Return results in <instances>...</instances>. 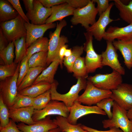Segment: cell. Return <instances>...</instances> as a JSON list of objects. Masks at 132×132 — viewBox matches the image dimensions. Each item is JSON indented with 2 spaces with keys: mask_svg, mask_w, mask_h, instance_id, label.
<instances>
[{
  "mask_svg": "<svg viewBox=\"0 0 132 132\" xmlns=\"http://www.w3.org/2000/svg\"><path fill=\"white\" fill-rule=\"evenodd\" d=\"M59 65L60 62L58 60L53 61L47 67L42 71L36 79L33 84L42 82L52 84L55 81L54 76Z\"/></svg>",
  "mask_w": 132,
  "mask_h": 132,
  "instance_id": "23",
  "label": "cell"
},
{
  "mask_svg": "<svg viewBox=\"0 0 132 132\" xmlns=\"http://www.w3.org/2000/svg\"><path fill=\"white\" fill-rule=\"evenodd\" d=\"M69 113L67 118L68 121L73 125L76 124L77 120L80 118L86 115L95 114L105 115V111L97 105L84 106L76 101L71 107H68Z\"/></svg>",
  "mask_w": 132,
  "mask_h": 132,
  "instance_id": "11",
  "label": "cell"
},
{
  "mask_svg": "<svg viewBox=\"0 0 132 132\" xmlns=\"http://www.w3.org/2000/svg\"><path fill=\"white\" fill-rule=\"evenodd\" d=\"M114 5L113 2L110 3L107 10L99 16L98 20L86 30V31L90 33L97 41H100L103 39L107 26L115 20L110 17V10Z\"/></svg>",
  "mask_w": 132,
  "mask_h": 132,
  "instance_id": "13",
  "label": "cell"
},
{
  "mask_svg": "<svg viewBox=\"0 0 132 132\" xmlns=\"http://www.w3.org/2000/svg\"></svg>",
  "mask_w": 132,
  "mask_h": 132,
  "instance_id": "52",
  "label": "cell"
},
{
  "mask_svg": "<svg viewBox=\"0 0 132 132\" xmlns=\"http://www.w3.org/2000/svg\"><path fill=\"white\" fill-rule=\"evenodd\" d=\"M86 41L84 44V51L86 52L85 57V64L88 73L95 72L98 68H101V54H97L95 51L93 45V36L89 32L84 33Z\"/></svg>",
  "mask_w": 132,
  "mask_h": 132,
  "instance_id": "8",
  "label": "cell"
},
{
  "mask_svg": "<svg viewBox=\"0 0 132 132\" xmlns=\"http://www.w3.org/2000/svg\"><path fill=\"white\" fill-rule=\"evenodd\" d=\"M72 53L71 49L67 48L66 50L64 55V57H68L70 56Z\"/></svg>",
  "mask_w": 132,
  "mask_h": 132,
  "instance_id": "49",
  "label": "cell"
},
{
  "mask_svg": "<svg viewBox=\"0 0 132 132\" xmlns=\"http://www.w3.org/2000/svg\"><path fill=\"white\" fill-rule=\"evenodd\" d=\"M87 79L97 88L107 90L116 89L122 82L121 75L114 70L110 73L97 74Z\"/></svg>",
  "mask_w": 132,
  "mask_h": 132,
  "instance_id": "7",
  "label": "cell"
},
{
  "mask_svg": "<svg viewBox=\"0 0 132 132\" xmlns=\"http://www.w3.org/2000/svg\"><path fill=\"white\" fill-rule=\"evenodd\" d=\"M81 126L83 130L88 132H123L119 128L115 127L110 128L109 130L103 131L99 130L84 125H81Z\"/></svg>",
  "mask_w": 132,
  "mask_h": 132,
  "instance_id": "45",
  "label": "cell"
},
{
  "mask_svg": "<svg viewBox=\"0 0 132 132\" xmlns=\"http://www.w3.org/2000/svg\"><path fill=\"white\" fill-rule=\"evenodd\" d=\"M48 52H40L34 54L29 59L30 68L38 66L45 67L47 66Z\"/></svg>",
  "mask_w": 132,
  "mask_h": 132,
  "instance_id": "32",
  "label": "cell"
},
{
  "mask_svg": "<svg viewBox=\"0 0 132 132\" xmlns=\"http://www.w3.org/2000/svg\"><path fill=\"white\" fill-rule=\"evenodd\" d=\"M114 102V101L112 99L108 98L102 100L96 105L98 107L105 111L109 119H110L113 116V113L111 110V108Z\"/></svg>",
  "mask_w": 132,
  "mask_h": 132,
  "instance_id": "38",
  "label": "cell"
},
{
  "mask_svg": "<svg viewBox=\"0 0 132 132\" xmlns=\"http://www.w3.org/2000/svg\"><path fill=\"white\" fill-rule=\"evenodd\" d=\"M26 36L23 37L14 42L15 47V59L16 63L20 62L26 56L27 48L26 42Z\"/></svg>",
  "mask_w": 132,
  "mask_h": 132,
  "instance_id": "31",
  "label": "cell"
},
{
  "mask_svg": "<svg viewBox=\"0 0 132 132\" xmlns=\"http://www.w3.org/2000/svg\"><path fill=\"white\" fill-rule=\"evenodd\" d=\"M45 7L51 8L53 6L66 2V0H39Z\"/></svg>",
  "mask_w": 132,
  "mask_h": 132,
  "instance_id": "44",
  "label": "cell"
},
{
  "mask_svg": "<svg viewBox=\"0 0 132 132\" xmlns=\"http://www.w3.org/2000/svg\"><path fill=\"white\" fill-rule=\"evenodd\" d=\"M90 0H66V2L75 9L81 8L86 6Z\"/></svg>",
  "mask_w": 132,
  "mask_h": 132,
  "instance_id": "43",
  "label": "cell"
},
{
  "mask_svg": "<svg viewBox=\"0 0 132 132\" xmlns=\"http://www.w3.org/2000/svg\"><path fill=\"white\" fill-rule=\"evenodd\" d=\"M51 9V15L46 20L45 24L54 23L57 21H60L66 17L73 15L75 9L66 2L54 6Z\"/></svg>",
  "mask_w": 132,
  "mask_h": 132,
  "instance_id": "20",
  "label": "cell"
},
{
  "mask_svg": "<svg viewBox=\"0 0 132 132\" xmlns=\"http://www.w3.org/2000/svg\"><path fill=\"white\" fill-rule=\"evenodd\" d=\"M112 43L116 49L121 53L125 66L129 69L132 68V40L128 41L115 40Z\"/></svg>",
  "mask_w": 132,
  "mask_h": 132,
  "instance_id": "21",
  "label": "cell"
},
{
  "mask_svg": "<svg viewBox=\"0 0 132 132\" xmlns=\"http://www.w3.org/2000/svg\"><path fill=\"white\" fill-rule=\"evenodd\" d=\"M69 113L68 107L62 102L51 100L44 109L40 110H35L32 119L36 122L51 115H57L67 118Z\"/></svg>",
  "mask_w": 132,
  "mask_h": 132,
  "instance_id": "10",
  "label": "cell"
},
{
  "mask_svg": "<svg viewBox=\"0 0 132 132\" xmlns=\"http://www.w3.org/2000/svg\"><path fill=\"white\" fill-rule=\"evenodd\" d=\"M114 4L119 11L121 18L127 23H132V0L125 4L120 0H114Z\"/></svg>",
  "mask_w": 132,
  "mask_h": 132,
  "instance_id": "28",
  "label": "cell"
},
{
  "mask_svg": "<svg viewBox=\"0 0 132 132\" xmlns=\"http://www.w3.org/2000/svg\"><path fill=\"white\" fill-rule=\"evenodd\" d=\"M55 23L36 25L29 22H25L24 26L26 31V42L28 48L34 42L43 37L44 33L48 30L56 27Z\"/></svg>",
  "mask_w": 132,
  "mask_h": 132,
  "instance_id": "15",
  "label": "cell"
},
{
  "mask_svg": "<svg viewBox=\"0 0 132 132\" xmlns=\"http://www.w3.org/2000/svg\"><path fill=\"white\" fill-rule=\"evenodd\" d=\"M67 24L65 19L60 21L59 23H57L55 31L50 33L47 66L54 61L58 60L59 61L58 53L60 49L62 46L68 42L67 37L64 35L60 36L62 29Z\"/></svg>",
  "mask_w": 132,
  "mask_h": 132,
  "instance_id": "1",
  "label": "cell"
},
{
  "mask_svg": "<svg viewBox=\"0 0 132 132\" xmlns=\"http://www.w3.org/2000/svg\"><path fill=\"white\" fill-rule=\"evenodd\" d=\"M17 126L22 132H48L58 127L53 120L51 119L50 116L35 122L32 125H26L21 122L18 123Z\"/></svg>",
  "mask_w": 132,
  "mask_h": 132,
  "instance_id": "17",
  "label": "cell"
},
{
  "mask_svg": "<svg viewBox=\"0 0 132 132\" xmlns=\"http://www.w3.org/2000/svg\"><path fill=\"white\" fill-rule=\"evenodd\" d=\"M112 94L111 91L97 88L88 80L84 92L79 96L76 101L81 104L91 106L97 104L104 99L110 98Z\"/></svg>",
  "mask_w": 132,
  "mask_h": 132,
  "instance_id": "9",
  "label": "cell"
},
{
  "mask_svg": "<svg viewBox=\"0 0 132 132\" xmlns=\"http://www.w3.org/2000/svg\"><path fill=\"white\" fill-rule=\"evenodd\" d=\"M33 8L30 13H26V15L31 23L36 25L45 24L47 19L52 13L51 8L44 7L39 0H33Z\"/></svg>",
  "mask_w": 132,
  "mask_h": 132,
  "instance_id": "16",
  "label": "cell"
},
{
  "mask_svg": "<svg viewBox=\"0 0 132 132\" xmlns=\"http://www.w3.org/2000/svg\"><path fill=\"white\" fill-rule=\"evenodd\" d=\"M19 15L17 12L7 0H0V23L13 19Z\"/></svg>",
  "mask_w": 132,
  "mask_h": 132,
  "instance_id": "24",
  "label": "cell"
},
{
  "mask_svg": "<svg viewBox=\"0 0 132 132\" xmlns=\"http://www.w3.org/2000/svg\"><path fill=\"white\" fill-rule=\"evenodd\" d=\"M95 3L97 4V8L98 10L99 16L105 12L109 6V0H92Z\"/></svg>",
  "mask_w": 132,
  "mask_h": 132,
  "instance_id": "41",
  "label": "cell"
},
{
  "mask_svg": "<svg viewBox=\"0 0 132 132\" xmlns=\"http://www.w3.org/2000/svg\"><path fill=\"white\" fill-rule=\"evenodd\" d=\"M9 109L0 95V127L6 126L9 122Z\"/></svg>",
  "mask_w": 132,
  "mask_h": 132,
  "instance_id": "37",
  "label": "cell"
},
{
  "mask_svg": "<svg viewBox=\"0 0 132 132\" xmlns=\"http://www.w3.org/2000/svg\"><path fill=\"white\" fill-rule=\"evenodd\" d=\"M51 84L40 82L25 88L19 91V94L34 98L50 89Z\"/></svg>",
  "mask_w": 132,
  "mask_h": 132,
  "instance_id": "22",
  "label": "cell"
},
{
  "mask_svg": "<svg viewBox=\"0 0 132 132\" xmlns=\"http://www.w3.org/2000/svg\"><path fill=\"white\" fill-rule=\"evenodd\" d=\"M20 62L18 63L13 76L0 81V95L1 96L4 103L9 109L14 104L18 93L17 82Z\"/></svg>",
  "mask_w": 132,
  "mask_h": 132,
  "instance_id": "5",
  "label": "cell"
},
{
  "mask_svg": "<svg viewBox=\"0 0 132 132\" xmlns=\"http://www.w3.org/2000/svg\"><path fill=\"white\" fill-rule=\"evenodd\" d=\"M18 64L15 62L10 65H1L0 66V80L13 76L17 69Z\"/></svg>",
  "mask_w": 132,
  "mask_h": 132,
  "instance_id": "36",
  "label": "cell"
},
{
  "mask_svg": "<svg viewBox=\"0 0 132 132\" xmlns=\"http://www.w3.org/2000/svg\"><path fill=\"white\" fill-rule=\"evenodd\" d=\"M27 13L31 12L33 8V0H22Z\"/></svg>",
  "mask_w": 132,
  "mask_h": 132,
  "instance_id": "48",
  "label": "cell"
},
{
  "mask_svg": "<svg viewBox=\"0 0 132 132\" xmlns=\"http://www.w3.org/2000/svg\"><path fill=\"white\" fill-rule=\"evenodd\" d=\"M9 43L3 34L2 30L0 28V51L7 47Z\"/></svg>",
  "mask_w": 132,
  "mask_h": 132,
  "instance_id": "47",
  "label": "cell"
},
{
  "mask_svg": "<svg viewBox=\"0 0 132 132\" xmlns=\"http://www.w3.org/2000/svg\"><path fill=\"white\" fill-rule=\"evenodd\" d=\"M25 22L19 15L13 19L0 23V28L9 43L26 36Z\"/></svg>",
  "mask_w": 132,
  "mask_h": 132,
  "instance_id": "6",
  "label": "cell"
},
{
  "mask_svg": "<svg viewBox=\"0 0 132 132\" xmlns=\"http://www.w3.org/2000/svg\"><path fill=\"white\" fill-rule=\"evenodd\" d=\"M7 0L11 4L25 22H29V20L23 11L19 0Z\"/></svg>",
  "mask_w": 132,
  "mask_h": 132,
  "instance_id": "40",
  "label": "cell"
},
{
  "mask_svg": "<svg viewBox=\"0 0 132 132\" xmlns=\"http://www.w3.org/2000/svg\"><path fill=\"white\" fill-rule=\"evenodd\" d=\"M111 91L110 98L120 106L127 111L132 107V84L122 83Z\"/></svg>",
  "mask_w": 132,
  "mask_h": 132,
  "instance_id": "12",
  "label": "cell"
},
{
  "mask_svg": "<svg viewBox=\"0 0 132 132\" xmlns=\"http://www.w3.org/2000/svg\"><path fill=\"white\" fill-rule=\"evenodd\" d=\"M49 40L46 37L38 39L27 49L26 55L29 59L34 54L40 52H48Z\"/></svg>",
  "mask_w": 132,
  "mask_h": 132,
  "instance_id": "27",
  "label": "cell"
},
{
  "mask_svg": "<svg viewBox=\"0 0 132 132\" xmlns=\"http://www.w3.org/2000/svg\"><path fill=\"white\" fill-rule=\"evenodd\" d=\"M103 39L112 42L115 39L123 41L132 40V23L121 27L110 26L106 31Z\"/></svg>",
  "mask_w": 132,
  "mask_h": 132,
  "instance_id": "18",
  "label": "cell"
},
{
  "mask_svg": "<svg viewBox=\"0 0 132 132\" xmlns=\"http://www.w3.org/2000/svg\"><path fill=\"white\" fill-rule=\"evenodd\" d=\"M107 47L105 51L101 54L102 66H108L113 70H115L121 75L125 74V71L121 66L118 59L117 50L113 44L112 42L106 41Z\"/></svg>",
  "mask_w": 132,
  "mask_h": 132,
  "instance_id": "14",
  "label": "cell"
},
{
  "mask_svg": "<svg viewBox=\"0 0 132 132\" xmlns=\"http://www.w3.org/2000/svg\"><path fill=\"white\" fill-rule=\"evenodd\" d=\"M83 46H74L72 50L71 55L68 57H64L63 64L66 67L68 72H72L73 65L77 59L80 56L83 52Z\"/></svg>",
  "mask_w": 132,
  "mask_h": 132,
  "instance_id": "30",
  "label": "cell"
},
{
  "mask_svg": "<svg viewBox=\"0 0 132 132\" xmlns=\"http://www.w3.org/2000/svg\"><path fill=\"white\" fill-rule=\"evenodd\" d=\"M112 107V117L102 121L103 128L115 127L119 128L123 132H132V121L127 116V111L114 101Z\"/></svg>",
  "mask_w": 132,
  "mask_h": 132,
  "instance_id": "3",
  "label": "cell"
},
{
  "mask_svg": "<svg viewBox=\"0 0 132 132\" xmlns=\"http://www.w3.org/2000/svg\"><path fill=\"white\" fill-rule=\"evenodd\" d=\"M28 61V59L26 56L20 62L19 73L17 82L18 87L21 83L22 80L28 72L30 68L29 66Z\"/></svg>",
  "mask_w": 132,
  "mask_h": 132,
  "instance_id": "39",
  "label": "cell"
},
{
  "mask_svg": "<svg viewBox=\"0 0 132 132\" xmlns=\"http://www.w3.org/2000/svg\"><path fill=\"white\" fill-rule=\"evenodd\" d=\"M45 68L41 66L30 68L18 87V92L32 85L40 73Z\"/></svg>",
  "mask_w": 132,
  "mask_h": 132,
  "instance_id": "26",
  "label": "cell"
},
{
  "mask_svg": "<svg viewBox=\"0 0 132 132\" xmlns=\"http://www.w3.org/2000/svg\"><path fill=\"white\" fill-rule=\"evenodd\" d=\"M53 120L63 132H88L82 129L81 124H72L68 121L67 118L63 116H58Z\"/></svg>",
  "mask_w": 132,
  "mask_h": 132,
  "instance_id": "25",
  "label": "cell"
},
{
  "mask_svg": "<svg viewBox=\"0 0 132 132\" xmlns=\"http://www.w3.org/2000/svg\"><path fill=\"white\" fill-rule=\"evenodd\" d=\"M0 132H22L15 122L10 119L8 124L3 127H0Z\"/></svg>",
  "mask_w": 132,
  "mask_h": 132,
  "instance_id": "42",
  "label": "cell"
},
{
  "mask_svg": "<svg viewBox=\"0 0 132 132\" xmlns=\"http://www.w3.org/2000/svg\"><path fill=\"white\" fill-rule=\"evenodd\" d=\"M14 47V42H11L7 47L0 51V58L5 65H10L13 63Z\"/></svg>",
  "mask_w": 132,
  "mask_h": 132,
  "instance_id": "34",
  "label": "cell"
},
{
  "mask_svg": "<svg viewBox=\"0 0 132 132\" xmlns=\"http://www.w3.org/2000/svg\"><path fill=\"white\" fill-rule=\"evenodd\" d=\"M77 79V83L71 87L67 93L64 94L57 92L56 89L58 84L54 81L51 84L50 89L51 100L62 101L68 107L72 106L79 97V93L85 89L87 85L86 79L80 78Z\"/></svg>",
  "mask_w": 132,
  "mask_h": 132,
  "instance_id": "2",
  "label": "cell"
},
{
  "mask_svg": "<svg viewBox=\"0 0 132 132\" xmlns=\"http://www.w3.org/2000/svg\"><path fill=\"white\" fill-rule=\"evenodd\" d=\"M127 115L128 118L132 121V107L127 111Z\"/></svg>",
  "mask_w": 132,
  "mask_h": 132,
  "instance_id": "50",
  "label": "cell"
},
{
  "mask_svg": "<svg viewBox=\"0 0 132 132\" xmlns=\"http://www.w3.org/2000/svg\"><path fill=\"white\" fill-rule=\"evenodd\" d=\"M9 109V118L15 122H21L28 125L35 123L32 118L34 110L33 106Z\"/></svg>",
  "mask_w": 132,
  "mask_h": 132,
  "instance_id": "19",
  "label": "cell"
},
{
  "mask_svg": "<svg viewBox=\"0 0 132 132\" xmlns=\"http://www.w3.org/2000/svg\"><path fill=\"white\" fill-rule=\"evenodd\" d=\"M48 132H64L62 131L58 127L57 128L53 129L50 130Z\"/></svg>",
  "mask_w": 132,
  "mask_h": 132,
  "instance_id": "51",
  "label": "cell"
},
{
  "mask_svg": "<svg viewBox=\"0 0 132 132\" xmlns=\"http://www.w3.org/2000/svg\"><path fill=\"white\" fill-rule=\"evenodd\" d=\"M72 72L73 73L74 76L77 79L88 78V73L85 64V57L80 56L77 59L73 65Z\"/></svg>",
  "mask_w": 132,
  "mask_h": 132,
  "instance_id": "29",
  "label": "cell"
},
{
  "mask_svg": "<svg viewBox=\"0 0 132 132\" xmlns=\"http://www.w3.org/2000/svg\"><path fill=\"white\" fill-rule=\"evenodd\" d=\"M51 100L50 90L33 98V106L35 110H40L44 108Z\"/></svg>",
  "mask_w": 132,
  "mask_h": 132,
  "instance_id": "33",
  "label": "cell"
},
{
  "mask_svg": "<svg viewBox=\"0 0 132 132\" xmlns=\"http://www.w3.org/2000/svg\"><path fill=\"white\" fill-rule=\"evenodd\" d=\"M33 98L18 93L14 104L9 109H15L33 106Z\"/></svg>",
  "mask_w": 132,
  "mask_h": 132,
  "instance_id": "35",
  "label": "cell"
},
{
  "mask_svg": "<svg viewBox=\"0 0 132 132\" xmlns=\"http://www.w3.org/2000/svg\"><path fill=\"white\" fill-rule=\"evenodd\" d=\"M98 13V10L95 7V3L92 0H89L85 6L74 10L70 22L74 25L80 24L87 30L90 26L89 25H92L96 22Z\"/></svg>",
  "mask_w": 132,
  "mask_h": 132,
  "instance_id": "4",
  "label": "cell"
},
{
  "mask_svg": "<svg viewBox=\"0 0 132 132\" xmlns=\"http://www.w3.org/2000/svg\"><path fill=\"white\" fill-rule=\"evenodd\" d=\"M68 45L66 44L62 46L60 48L58 53V56L60 65L61 68L63 67V60L64 57V55L66 50L67 48Z\"/></svg>",
  "mask_w": 132,
  "mask_h": 132,
  "instance_id": "46",
  "label": "cell"
}]
</instances>
